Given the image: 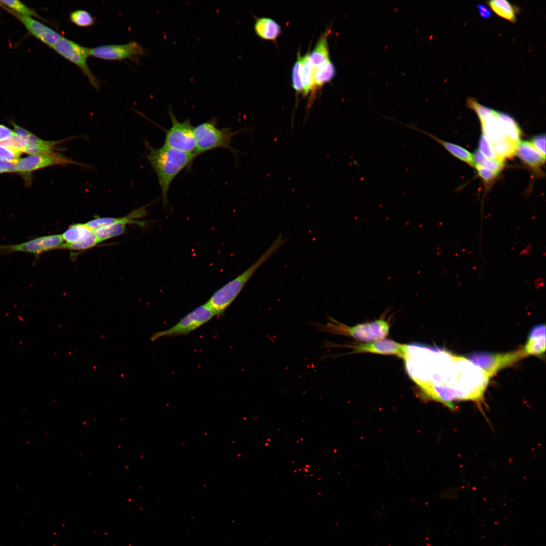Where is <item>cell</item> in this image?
<instances>
[{"mask_svg": "<svg viewBox=\"0 0 546 546\" xmlns=\"http://www.w3.org/2000/svg\"><path fill=\"white\" fill-rule=\"evenodd\" d=\"M4 173L2 169L0 168V174Z\"/></svg>", "mask_w": 546, "mask_h": 546, "instance_id": "obj_42", "label": "cell"}, {"mask_svg": "<svg viewBox=\"0 0 546 546\" xmlns=\"http://www.w3.org/2000/svg\"><path fill=\"white\" fill-rule=\"evenodd\" d=\"M98 242L97 241L94 233L89 237L85 240L74 243H63L59 248L69 249L73 250H83L88 248H90L95 246Z\"/></svg>", "mask_w": 546, "mask_h": 546, "instance_id": "obj_33", "label": "cell"}, {"mask_svg": "<svg viewBox=\"0 0 546 546\" xmlns=\"http://www.w3.org/2000/svg\"><path fill=\"white\" fill-rule=\"evenodd\" d=\"M531 144L534 147L537 149L541 154L545 156V135L540 134L533 137L531 142Z\"/></svg>", "mask_w": 546, "mask_h": 546, "instance_id": "obj_37", "label": "cell"}, {"mask_svg": "<svg viewBox=\"0 0 546 546\" xmlns=\"http://www.w3.org/2000/svg\"><path fill=\"white\" fill-rule=\"evenodd\" d=\"M330 30L327 29L320 36L314 48L309 53L310 61L315 68L330 59L327 38Z\"/></svg>", "mask_w": 546, "mask_h": 546, "instance_id": "obj_21", "label": "cell"}, {"mask_svg": "<svg viewBox=\"0 0 546 546\" xmlns=\"http://www.w3.org/2000/svg\"><path fill=\"white\" fill-rule=\"evenodd\" d=\"M145 207L133 211L128 215L118 218L115 223L94 230L95 236L98 243L111 238L121 235L125 230L126 224L137 223L134 219L143 216L145 214Z\"/></svg>", "mask_w": 546, "mask_h": 546, "instance_id": "obj_15", "label": "cell"}, {"mask_svg": "<svg viewBox=\"0 0 546 546\" xmlns=\"http://www.w3.org/2000/svg\"><path fill=\"white\" fill-rule=\"evenodd\" d=\"M352 349V353H369L381 355H393L404 359L407 345L391 339L382 338L367 343L343 346Z\"/></svg>", "mask_w": 546, "mask_h": 546, "instance_id": "obj_13", "label": "cell"}, {"mask_svg": "<svg viewBox=\"0 0 546 546\" xmlns=\"http://www.w3.org/2000/svg\"><path fill=\"white\" fill-rule=\"evenodd\" d=\"M479 151L488 159L502 161L494 152L490 142L482 135L479 142Z\"/></svg>", "mask_w": 546, "mask_h": 546, "instance_id": "obj_34", "label": "cell"}, {"mask_svg": "<svg viewBox=\"0 0 546 546\" xmlns=\"http://www.w3.org/2000/svg\"><path fill=\"white\" fill-rule=\"evenodd\" d=\"M148 147L147 158L154 170L159 184L162 203L168 204V192L173 180L196 157L195 154L176 150L163 145Z\"/></svg>", "mask_w": 546, "mask_h": 546, "instance_id": "obj_1", "label": "cell"}, {"mask_svg": "<svg viewBox=\"0 0 546 546\" xmlns=\"http://www.w3.org/2000/svg\"><path fill=\"white\" fill-rule=\"evenodd\" d=\"M168 112L171 125L166 131L163 145L195 155L196 144L194 127L191 124L190 120L186 119L180 121L171 109H169Z\"/></svg>", "mask_w": 546, "mask_h": 546, "instance_id": "obj_6", "label": "cell"}, {"mask_svg": "<svg viewBox=\"0 0 546 546\" xmlns=\"http://www.w3.org/2000/svg\"><path fill=\"white\" fill-rule=\"evenodd\" d=\"M58 54L77 66L97 90L100 88L98 79L93 74L87 64L89 48L81 46L63 36L52 47Z\"/></svg>", "mask_w": 546, "mask_h": 546, "instance_id": "obj_8", "label": "cell"}, {"mask_svg": "<svg viewBox=\"0 0 546 546\" xmlns=\"http://www.w3.org/2000/svg\"><path fill=\"white\" fill-rule=\"evenodd\" d=\"M75 165L88 166L85 164L74 161L57 152L48 154H34L20 159L15 164V172L29 173L54 165Z\"/></svg>", "mask_w": 546, "mask_h": 546, "instance_id": "obj_11", "label": "cell"}, {"mask_svg": "<svg viewBox=\"0 0 546 546\" xmlns=\"http://www.w3.org/2000/svg\"><path fill=\"white\" fill-rule=\"evenodd\" d=\"M526 356L523 349L505 353L477 352L466 358L484 370L489 378L500 369L512 364Z\"/></svg>", "mask_w": 546, "mask_h": 546, "instance_id": "obj_9", "label": "cell"}, {"mask_svg": "<svg viewBox=\"0 0 546 546\" xmlns=\"http://www.w3.org/2000/svg\"><path fill=\"white\" fill-rule=\"evenodd\" d=\"M516 154L523 162L534 170H537L545 163V156L530 142L520 140L517 144Z\"/></svg>", "mask_w": 546, "mask_h": 546, "instance_id": "obj_16", "label": "cell"}, {"mask_svg": "<svg viewBox=\"0 0 546 546\" xmlns=\"http://www.w3.org/2000/svg\"><path fill=\"white\" fill-rule=\"evenodd\" d=\"M525 355H541L545 351V326L539 324L532 328L523 349Z\"/></svg>", "mask_w": 546, "mask_h": 546, "instance_id": "obj_18", "label": "cell"}, {"mask_svg": "<svg viewBox=\"0 0 546 546\" xmlns=\"http://www.w3.org/2000/svg\"><path fill=\"white\" fill-rule=\"evenodd\" d=\"M517 144L508 137L491 143L494 152L503 161L515 155Z\"/></svg>", "mask_w": 546, "mask_h": 546, "instance_id": "obj_26", "label": "cell"}, {"mask_svg": "<svg viewBox=\"0 0 546 546\" xmlns=\"http://www.w3.org/2000/svg\"><path fill=\"white\" fill-rule=\"evenodd\" d=\"M215 313L207 303L190 312L173 326L153 333L150 340L154 341L163 337L187 335L204 325L213 317Z\"/></svg>", "mask_w": 546, "mask_h": 546, "instance_id": "obj_7", "label": "cell"}, {"mask_svg": "<svg viewBox=\"0 0 546 546\" xmlns=\"http://www.w3.org/2000/svg\"><path fill=\"white\" fill-rule=\"evenodd\" d=\"M0 146L24 152L26 146V139L15 134L11 137L0 141Z\"/></svg>", "mask_w": 546, "mask_h": 546, "instance_id": "obj_31", "label": "cell"}, {"mask_svg": "<svg viewBox=\"0 0 546 546\" xmlns=\"http://www.w3.org/2000/svg\"><path fill=\"white\" fill-rule=\"evenodd\" d=\"M26 146L24 152L29 154H48L56 152L57 146L69 138L58 141H47L40 139L32 133L25 138Z\"/></svg>", "mask_w": 546, "mask_h": 546, "instance_id": "obj_19", "label": "cell"}, {"mask_svg": "<svg viewBox=\"0 0 546 546\" xmlns=\"http://www.w3.org/2000/svg\"><path fill=\"white\" fill-rule=\"evenodd\" d=\"M479 176L487 184L492 181L497 175L492 171L478 165H475Z\"/></svg>", "mask_w": 546, "mask_h": 546, "instance_id": "obj_36", "label": "cell"}, {"mask_svg": "<svg viewBox=\"0 0 546 546\" xmlns=\"http://www.w3.org/2000/svg\"><path fill=\"white\" fill-rule=\"evenodd\" d=\"M14 14L31 34L50 47L52 48L62 36L57 31L31 17Z\"/></svg>", "mask_w": 546, "mask_h": 546, "instance_id": "obj_14", "label": "cell"}, {"mask_svg": "<svg viewBox=\"0 0 546 546\" xmlns=\"http://www.w3.org/2000/svg\"><path fill=\"white\" fill-rule=\"evenodd\" d=\"M22 152L0 146V160L16 163Z\"/></svg>", "mask_w": 546, "mask_h": 546, "instance_id": "obj_35", "label": "cell"}, {"mask_svg": "<svg viewBox=\"0 0 546 546\" xmlns=\"http://www.w3.org/2000/svg\"><path fill=\"white\" fill-rule=\"evenodd\" d=\"M0 4L12 10L13 13L17 14L30 17L37 15L33 10L17 0L0 1Z\"/></svg>", "mask_w": 546, "mask_h": 546, "instance_id": "obj_30", "label": "cell"}, {"mask_svg": "<svg viewBox=\"0 0 546 546\" xmlns=\"http://www.w3.org/2000/svg\"><path fill=\"white\" fill-rule=\"evenodd\" d=\"M143 48L135 41L124 44H109L89 48V55L106 60H120L144 55Z\"/></svg>", "mask_w": 546, "mask_h": 546, "instance_id": "obj_12", "label": "cell"}, {"mask_svg": "<svg viewBox=\"0 0 546 546\" xmlns=\"http://www.w3.org/2000/svg\"><path fill=\"white\" fill-rule=\"evenodd\" d=\"M60 234L43 236L17 244L0 245V256L21 252L34 254L36 257L50 250L58 249L63 243Z\"/></svg>", "mask_w": 546, "mask_h": 546, "instance_id": "obj_10", "label": "cell"}, {"mask_svg": "<svg viewBox=\"0 0 546 546\" xmlns=\"http://www.w3.org/2000/svg\"><path fill=\"white\" fill-rule=\"evenodd\" d=\"M335 74V67L330 59L314 68L313 76L314 89L320 88L324 84L330 82L334 78Z\"/></svg>", "mask_w": 546, "mask_h": 546, "instance_id": "obj_25", "label": "cell"}, {"mask_svg": "<svg viewBox=\"0 0 546 546\" xmlns=\"http://www.w3.org/2000/svg\"><path fill=\"white\" fill-rule=\"evenodd\" d=\"M326 324L312 323L318 331L332 334L352 337L356 340L370 342L385 338L389 334L390 325L384 318L349 326L328 317Z\"/></svg>", "mask_w": 546, "mask_h": 546, "instance_id": "obj_4", "label": "cell"}, {"mask_svg": "<svg viewBox=\"0 0 546 546\" xmlns=\"http://www.w3.org/2000/svg\"><path fill=\"white\" fill-rule=\"evenodd\" d=\"M196 140V157L205 152L217 148H224L235 152L231 145L233 137L240 131H233L230 128L217 126L215 118L200 124L194 128Z\"/></svg>", "mask_w": 546, "mask_h": 546, "instance_id": "obj_5", "label": "cell"}, {"mask_svg": "<svg viewBox=\"0 0 546 546\" xmlns=\"http://www.w3.org/2000/svg\"><path fill=\"white\" fill-rule=\"evenodd\" d=\"M70 21L74 24L82 27H88L94 24L95 19L88 11L79 9L71 12L69 15Z\"/></svg>", "mask_w": 546, "mask_h": 546, "instance_id": "obj_29", "label": "cell"}, {"mask_svg": "<svg viewBox=\"0 0 546 546\" xmlns=\"http://www.w3.org/2000/svg\"><path fill=\"white\" fill-rule=\"evenodd\" d=\"M499 116L506 136L518 143L520 141L521 131L517 123L506 113L499 112Z\"/></svg>", "mask_w": 546, "mask_h": 546, "instance_id": "obj_27", "label": "cell"}, {"mask_svg": "<svg viewBox=\"0 0 546 546\" xmlns=\"http://www.w3.org/2000/svg\"><path fill=\"white\" fill-rule=\"evenodd\" d=\"M489 379L484 370L467 358L454 356L448 385L456 400L481 401Z\"/></svg>", "mask_w": 546, "mask_h": 546, "instance_id": "obj_2", "label": "cell"}, {"mask_svg": "<svg viewBox=\"0 0 546 546\" xmlns=\"http://www.w3.org/2000/svg\"><path fill=\"white\" fill-rule=\"evenodd\" d=\"M0 168L4 173L15 172V163L0 160Z\"/></svg>", "mask_w": 546, "mask_h": 546, "instance_id": "obj_40", "label": "cell"}, {"mask_svg": "<svg viewBox=\"0 0 546 546\" xmlns=\"http://www.w3.org/2000/svg\"><path fill=\"white\" fill-rule=\"evenodd\" d=\"M11 123L14 127L13 131L16 134L25 139L32 134L29 131L17 125L15 123L12 122Z\"/></svg>", "mask_w": 546, "mask_h": 546, "instance_id": "obj_39", "label": "cell"}, {"mask_svg": "<svg viewBox=\"0 0 546 546\" xmlns=\"http://www.w3.org/2000/svg\"><path fill=\"white\" fill-rule=\"evenodd\" d=\"M286 240L282 235H279L255 263L214 293L206 303L216 316L223 314L257 269L283 245Z\"/></svg>", "mask_w": 546, "mask_h": 546, "instance_id": "obj_3", "label": "cell"}, {"mask_svg": "<svg viewBox=\"0 0 546 546\" xmlns=\"http://www.w3.org/2000/svg\"><path fill=\"white\" fill-rule=\"evenodd\" d=\"M301 56L300 51L297 53V60L292 69V85L297 93L302 92V86L300 76Z\"/></svg>", "mask_w": 546, "mask_h": 546, "instance_id": "obj_32", "label": "cell"}, {"mask_svg": "<svg viewBox=\"0 0 546 546\" xmlns=\"http://www.w3.org/2000/svg\"><path fill=\"white\" fill-rule=\"evenodd\" d=\"M15 133L9 128L0 124V141L11 137Z\"/></svg>", "mask_w": 546, "mask_h": 546, "instance_id": "obj_41", "label": "cell"}, {"mask_svg": "<svg viewBox=\"0 0 546 546\" xmlns=\"http://www.w3.org/2000/svg\"><path fill=\"white\" fill-rule=\"evenodd\" d=\"M93 234L94 231L86 223H77L70 226L61 235L66 243L70 244L85 240Z\"/></svg>", "mask_w": 546, "mask_h": 546, "instance_id": "obj_24", "label": "cell"}, {"mask_svg": "<svg viewBox=\"0 0 546 546\" xmlns=\"http://www.w3.org/2000/svg\"><path fill=\"white\" fill-rule=\"evenodd\" d=\"M491 9L500 17L515 23L518 8L506 0H492L486 2Z\"/></svg>", "mask_w": 546, "mask_h": 546, "instance_id": "obj_23", "label": "cell"}, {"mask_svg": "<svg viewBox=\"0 0 546 546\" xmlns=\"http://www.w3.org/2000/svg\"><path fill=\"white\" fill-rule=\"evenodd\" d=\"M479 14L482 18L488 19L492 17V14L489 9L485 5L478 4L477 5Z\"/></svg>", "mask_w": 546, "mask_h": 546, "instance_id": "obj_38", "label": "cell"}, {"mask_svg": "<svg viewBox=\"0 0 546 546\" xmlns=\"http://www.w3.org/2000/svg\"><path fill=\"white\" fill-rule=\"evenodd\" d=\"M314 67L310 61L309 53L307 52L304 56L301 57L300 67L302 93L304 96H306L311 90L314 89Z\"/></svg>", "mask_w": 546, "mask_h": 546, "instance_id": "obj_22", "label": "cell"}, {"mask_svg": "<svg viewBox=\"0 0 546 546\" xmlns=\"http://www.w3.org/2000/svg\"><path fill=\"white\" fill-rule=\"evenodd\" d=\"M475 165L481 166L496 174L497 175L504 168V161L490 160L487 158L479 150H476L472 156Z\"/></svg>", "mask_w": 546, "mask_h": 546, "instance_id": "obj_28", "label": "cell"}, {"mask_svg": "<svg viewBox=\"0 0 546 546\" xmlns=\"http://www.w3.org/2000/svg\"><path fill=\"white\" fill-rule=\"evenodd\" d=\"M254 30L259 37L266 40H275L281 32L280 25L268 17L258 18L254 24Z\"/></svg>", "mask_w": 546, "mask_h": 546, "instance_id": "obj_20", "label": "cell"}, {"mask_svg": "<svg viewBox=\"0 0 546 546\" xmlns=\"http://www.w3.org/2000/svg\"><path fill=\"white\" fill-rule=\"evenodd\" d=\"M398 123L403 125V126L411 129L420 132L434 140L437 143L442 145L445 149H446L449 153H450L456 157L467 163L469 165L474 167L475 163L474 162L472 154L465 148L453 143L440 139L439 138H437V136L431 134L430 133H429L428 132L423 130V129L419 128L415 125L404 124L400 122Z\"/></svg>", "mask_w": 546, "mask_h": 546, "instance_id": "obj_17", "label": "cell"}]
</instances>
